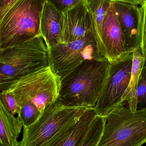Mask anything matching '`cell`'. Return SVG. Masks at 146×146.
<instances>
[{
    "label": "cell",
    "mask_w": 146,
    "mask_h": 146,
    "mask_svg": "<svg viewBox=\"0 0 146 146\" xmlns=\"http://www.w3.org/2000/svg\"><path fill=\"white\" fill-rule=\"evenodd\" d=\"M110 63L87 60L61 79L58 100L67 106L94 108Z\"/></svg>",
    "instance_id": "1"
},
{
    "label": "cell",
    "mask_w": 146,
    "mask_h": 146,
    "mask_svg": "<svg viewBox=\"0 0 146 146\" xmlns=\"http://www.w3.org/2000/svg\"><path fill=\"white\" fill-rule=\"evenodd\" d=\"M46 0H19L0 20V51L41 36V17Z\"/></svg>",
    "instance_id": "2"
},
{
    "label": "cell",
    "mask_w": 146,
    "mask_h": 146,
    "mask_svg": "<svg viewBox=\"0 0 146 146\" xmlns=\"http://www.w3.org/2000/svg\"><path fill=\"white\" fill-rule=\"evenodd\" d=\"M49 66V50L42 36L0 51V89L15 80Z\"/></svg>",
    "instance_id": "3"
},
{
    "label": "cell",
    "mask_w": 146,
    "mask_h": 146,
    "mask_svg": "<svg viewBox=\"0 0 146 146\" xmlns=\"http://www.w3.org/2000/svg\"><path fill=\"white\" fill-rule=\"evenodd\" d=\"M61 81V77L49 65L15 80L5 91L13 96L20 108L33 104L42 114L58 100Z\"/></svg>",
    "instance_id": "4"
},
{
    "label": "cell",
    "mask_w": 146,
    "mask_h": 146,
    "mask_svg": "<svg viewBox=\"0 0 146 146\" xmlns=\"http://www.w3.org/2000/svg\"><path fill=\"white\" fill-rule=\"evenodd\" d=\"M120 105L106 117L98 146H141L146 143V109L132 111Z\"/></svg>",
    "instance_id": "5"
},
{
    "label": "cell",
    "mask_w": 146,
    "mask_h": 146,
    "mask_svg": "<svg viewBox=\"0 0 146 146\" xmlns=\"http://www.w3.org/2000/svg\"><path fill=\"white\" fill-rule=\"evenodd\" d=\"M67 106L57 100L46 107L33 124L23 127L19 146H44L62 129L79 118L89 108Z\"/></svg>",
    "instance_id": "6"
},
{
    "label": "cell",
    "mask_w": 146,
    "mask_h": 146,
    "mask_svg": "<svg viewBox=\"0 0 146 146\" xmlns=\"http://www.w3.org/2000/svg\"><path fill=\"white\" fill-rule=\"evenodd\" d=\"M97 40L92 31L78 40L51 47L48 50L50 66L62 79L87 60L107 61L99 53Z\"/></svg>",
    "instance_id": "7"
},
{
    "label": "cell",
    "mask_w": 146,
    "mask_h": 146,
    "mask_svg": "<svg viewBox=\"0 0 146 146\" xmlns=\"http://www.w3.org/2000/svg\"><path fill=\"white\" fill-rule=\"evenodd\" d=\"M133 63V53L110 64L95 109L99 115L106 117L121 105L128 86Z\"/></svg>",
    "instance_id": "8"
},
{
    "label": "cell",
    "mask_w": 146,
    "mask_h": 146,
    "mask_svg": "<svg viewBox=\"0 0 146 146\" xmlns=\"http://www.w3.org/2000/svg\"><path fill=\"white\" fill-rule=\"evenodd\" d=\"M99 37L104 56L110 63L133 53L126 43L113 1L102 21Z\"/></svg>",
    "instance_id": "9"
},
{
    "label": "cell",
    "mask_w": 146,
    "mask_h": 146,
    "mask_svg": "<svg viewBox=\"0 0 146 146\" xmlns=\"http://www.w3.org/2000/svg\"><path fill=\"white\" fill-rule=\"evenodd\" d=\"M63 13L61 43L70 42L78 40L88 32L93 31L97 36L98 48L101 54L100 41L95 20L92 15L87 10L84 1Z\"/></svg>",
    "instance_id": "10"
},
{
    "label": "cell",
    "mask_w": 146,
    "mask_h": 146,
    "mask_svg": "<svg viewBox=\"0 0 146 146\" xmlns=\"http://www.w3.org/2000/svg\"><path fill=\"white\" fill-rule=\"evenodd\" d=\"M116 13L125 36L126 43L133 52L140 46L142 15L141 7L130 3L113 1Z\"/></svg>",
    "instance_id": "11"
},
{
    "label": "cell",
    "mask_w": 146,
    "mask_h": 146,
    "mask_svg": "<svg viewBox=\"0 0 146 146\" xmlns=\"http://www.w3.org/2000/svg\"><path fill=\"white\" fill-rule=\"evenodd\" d=\"M63 18V13L46 1L41 17L40 31L48 50L61 43Z\"/></svg>",
    "instance_id": "12"
},
{
    "label": "cell",
    "mask_w": 146,
    "mask_h": 146,
    "mask_svg": "<svg viewBox=\"0 0 146 146\" xmlns=\"http://www.w3.org/2000/svg\"><path fill=\"white\" fill-rule=\"evenodd\" d=\"M23 127L20 118L11 115L0 101V146H19Z\"/></svg>",
    "instance_id": "13"
},
{
    "label": "cell",
    "mask_w": 146,
    "mask_h": 146,
    "mask_svg": "<svg viewBox=\"0 0 146 146\" xmlns=\"http://www.w3.org/2000/svg\"><path fill=\"white\" fill-rule=\"evenodd\" d=\"M146 58L140 46L137 47L134 50L130 81L121 102V105L124 104V103L127 102L129 108L134 112L137 110V87Z\"/></svg>",
    "instance_id": "14"
},
{
    "label": "cell",
    "mask_w": 146,
    "mask_h": 146,
    "mask_svg": "<svg viewBox=\"0 0 146 146\" xmlns=\"http://www.w3.org/2000/svg\"><path fill=\"white\" fill-rule=\"evenodd\" d=\"M97 113L95 108L87 110L75 122L68 135L57 146H81Z\"/></svg>",
    "instance_id": "15"
},
{
    "label": "cell",
    "mask_w": 146,
    "mask_h": 146,
    "mask_svg": "<svg viewBox=\"0 0 146 146\" xmlns=\"http://www.w3.org/2000/svg\"><path fill=\"white\" fill-rule=\"evenodd\" d=\"M112 1V0H85L84 1L87 10L92 15L94 18L100 41V52L104 58H105L103 54L102 45L99 38V31L105 15L109 10Z\"/></svg>",
    "instance_id": "16"
},
{
    "label": "cell",
    "mask_w": 146,
    "mask_h": 146,
    "mask_svg": "<svg viewBox=\"0 0 146 146\" xmlns=\"http://www.w3.org/2000/svg\"><path fill=\"white\" fill-rule=\"evenodd\" d=\"M106 123L105 117L98 115L93 122L81 146H98Z\"/></svg>",
    "instance_id": "17"
},
{
    "label": "cell",
    "mask_w": 146,
    "mask_h": 146,
    "mask_svg": "<svg viewBox=\"0 0 146 146\" xmlns=\"http://www.w3.org/2000/svg\"><path fill=\"white\" fill-rule=\"evenodd\" d=\"M41 114L35 105L27 104L21 108L18 117L21 121L23 127H27L36 122Z\"/></svg>",
    "instance_id": "18"
},
{
    "label": "cell",
    "mask_w": 146,
    "mask_h": 146,
    "mask_svg": "<svg viewBox=\"0 0 146 146\" xmlns=\"http://www.w3.org/2000/svg\"><path fill=\"white\" fill-rule=\"evenodd\" d=\"M146 109V58L137 89V110Z\"/></svg>",
    "instance_id": "19"
},
{
    "label": "cell",
    "mask_w": 146,
    "mask_h": 146,
    "mask_svg": "<svg viewBox=\"0 0 146 146\" xmlns=\"http://www.w3.org/2000/svg\"><path fill=\"white\" fill-rule=\"evenodd\" d=\"M0 101L9 112L13 116L19 115L21 108L13 96L5 90L1 91Z\"/></svg>",
    "instance_id": "20"
},
{
    "label": "cell",
    "mask_w": 146,
    "mask_h": 146,
    "mask_svg": "<svg viewBox=\"0 0 146 146\" xmlns=\"http://www.w3.org/2000/svg\"><path fill=\"white\" fill-rule=\"evenodd\" d=\"M85 0H46L57 10L64 13L74 7Z\"/></svg>",
    "instance_id": "21"
},
{
    "label": "cell",
    "mask_w": 146,
    "mask_h": 146,
    "mask_svg": "<svg viewBox=\"0 0 146 146\" xmlns=\"http://www.w3.org/2000/svg\"><path fill=\"white\" fill-rule=\"evenodd\" d=\"M142 15L141 24V39L140 46L143 54L146 57V0L144 4L141 6Z\"/></svg>",
    "instance_id": "22"
},
{
    "label": "cell",
    "mask_w": 146,
    "mask_h": 146,
    "mask_svg": "<svg viewBox=\"0 0 146 146\" xmlns=\"http://www.w3.org/2000/svg\"><path fill=\"white\" fill-rule=\"evenodd\" d=\"M19 0H1L0 1V20L7 12Z\"/></svg>",
    "instance_id": "23"
},
{
    "label": "cell",
    "mask_w": 146,
    "mask_h": 146,
    "mask_svg": "<svg viewBox=\"0 0 146 146\" xmlns=\"http://www.w3.org/2000/svg\"><path fill=\"white\" fill-rule=\"evenodd\" d=\"M112 1H121L126 2L130 3L133 4L142 6L144 4L145 0H112Z\"/></svg>",
    "instance_id": "24"
}]
</instances>
